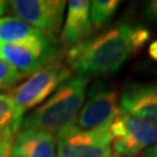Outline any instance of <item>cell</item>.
Segmentation results:
<instances>
[{
    "mask_svg": "<svg viewBox=\"0 0 157 157\" xmlns=\"http://www.w3.org/2000/svg\"><path fill=\"white\" fill-rule=\"evenodd\" d=\"M71 77V70L65 62L56 57L41 70L32 75L25 83L8 93L21 115L45 101L58 86Z\"/></svg>",
    "mask_w": 157,
    "mask_h": 157,
    "instance_id": "obj_3",
    "label": "cell"
},
{
    "mask_svg": "<svg viewBox=\"0 0 157 157\" xmlns=\"http://www.w3.org/2000/svg\"><path fill=\"white\" fill-rule=\"evenodd\" d=\"M52 40L15 17H0V44H32Z\"/></svg>",
    "mask_w": 157,
    "mask_h": 157,
    "instance_id": "obj_12",
    "label": "cell"
},
{
    "mask_svg": "<svg viewBox=\"0 0 157 157\" xmlns=\"http://www.w3.org/2000/svg\"><path fill=\"white\" fill-rule=\"evenodd\" d=\"M144 14L149 21L157 25V0H152V1L147 2L146 8H144Z\"/></svg>",
    "mask_w": 157,
    "mask_h": 157,
    "instance_id": "obj_17",
    "label": "cell"
},
{
    "mask_svg": "<svg viewBox=\"0 0 157 157\" xmlns=\"http://www.w3.org/2000/svg\"><path fill=\"white\" fill-rule=\"evenodd\" d=\"M118 0H93L90 2V19L92 26L102 28L111 22L118 10Z\"/></svg>",
    "mask_w": 157,
    "mask_h": 157,
    "instance_id": "obj_14",
    "label": "cell"
},
{
    "mask_svg": "<svg viewBox=\"0 0 157 157\" xmlns=\"http://www.w3.org/2000/svg\"><path fill=\"white\" fill-rule=\"evenodd\" d=\"M23 117L19 113L10 94L0 93V134L12 133L17 135Z\"/></svg>",
    "mask_w": 157,
    "mask_h": 157,
    "instance_id": "obj_13",
    "label": "cell"
},
{
    "mask_svg": "<svg viewBox=\"0 0 157 157\" xmlns=\"http://www.w3.org/2000/svg\"><path fill=\"white\" fill-rule=\"evenodd\" d=\"M149 55L152 59L157 61V40L154 41L151 44L149 45Z\"/></svg>",
    "mask_w": 157,
    "mask_h": 157,
    "instance_id": "obj_18",
    "label": "cell"
},
{
    "mask_svg": "<svg viewBox=\"0 0 157 157\" xmlns=\"http://www.w3.org/2000/svg\"><path fill=\"white\" fill-rule=\"evenodd\" d=\"M92 32L90 19V1L71 0L67 2V19L61 34L64 47L72 48L87 40Z\"/></svg>",
    "mask_w": 157,
    "mask_h": 157,
    "instance_id": "obj_10",
    "label": "cell"
},
{
    "mask_svg": "<svg viewBox=\"0 0 157 157\" xmlns=\"http://www.w3.org/2000/svg\"><path fill=\"white\" fill-rule=\"evenodd\" d=\"M17 135L12 133L0 134V157H13V143Z\"/></svg>",
    "mask_w": 157,
    "mask_h": 157,
    "instance_id": "obj_16",
    "label": "cell"
},
{
    "mask_svg": "<svg viewBox=\"0 0 157 157\" xmlns=\"http://www.w3.org/2000/svg\"><path fill=\"white\" fill-rule=\"evenodd\" d=\"M149 37L144 27L122 23L70 48L64 62L71 71L87 77L112 75L140 51Z\"/></svg>",
    "mask_w": 157,
    "mask_h": 157,
    "instance_id": "obj_1",
    "label": "cell"
},
{
    "mask_svg": "<svg viewBox=\"0 0 157 157\" xmlns=\"http://www.w3.org/2000/svg\"><path fill=\"white\" fill-rule=\"evenodd\" d=\"M58 48L54 40L32 44H0V58L23 77L32 76L54 61Z\"/></svg>",
    "mask_w": 157,
    "mask_h": 157,
    "instance_id": "obj_8",
    "label": "cell"
},
{
    "mask_svg": "<svg viewBox=\"0 0 157 157\" xmlns=\"http://www.w3.org/2000/svg\"><path fill=\"white\" fill-rule=\"evenodd\" d=\"M85 99L75 121V124L83 130L109 126L121 109L118 92L106 83L98 82L92 85Z\"/></svg>",
    "mask_w": 157,
    "mask_h": 157,
    "instance_id": "obj_6",
    "label": "cell"
},
{
    "mask_svg": "<svg viewBox=\"0 0 157 157\" xmlns=\"http://www.w3.org/2000/svg\"><path fill=\"white\" fill-rule=\"evenodd\" d=\"M89 79L90 77L78 73L71 76L41 106L23 118L19 130H35L54 135L73 124L86 98Z\"/></svg>",
    "mask_w": 157,
    "mask_h": 157,
    "instance_id": "obj_2",
    "label": "cell"
},
{
    "mask_svg": "<svg viewBox=\"0 0 157 157\" xmlns=\"http://www.w3.org/2000/svg\"><path fill=\"white\" fill-rule=\"evenodd\" d=\"M12 151L13 157H57L56 139L49 133L19 130Z\"/></svg>",
    "mask_w": 157,
    "mask_h": 157,
    "instance_id": "obj_11",
    "label": "cell"
},
{
    "mask_svg": "<svg viewBox=\"0 0 157 157\" xmlns=\"http://www.w3.org/2000/svg\"><path fill=\"white\" fill-rule=\"evenodd\" d=\"M142 157H157V144L146 150V152L142 155Z\"/></svg>",
    "mask_w": 157,
    "mask_h": 157,
    "instance_id": "obj_19",
    "label": "cell"
},
{
    "mask_svg": "<svg viewBox=\"0 0 157 157\" xmlns=\"http://www.w3.org/2000/svg\"><path fill=\"white\" fill-rule=\"evenodd\" d=\"M120 102L121 109L157 126V83L129 85Z\"/></svg>",
    "mask_w": 157,
    "mask_h": 157,
    "instance_id": "obj_9",
    "label": "cell"
},
{
    "mask_svg": "<svg viewBox=\"0 0 157 157\" xmlns=\"http://www.w3.org/2000/svg\"><path fill=\"white\" fill-rule=\"evenodd\" d=\"M22 78L21 73L0 58V91L10 89Z\"/></svg>",
    "mask_w": 157,
    "mask_h": 157,
    "instance_id": "obj_15",
    "label": "cell"
},
{
    "mask_svg": "<svg viewBox=\"0 0 157 157\" xmlns=\"http://www.w3.org/2000/svg\"><path fill=\"white\" fill-rule=\"evenodd\" d=\"M65 4L63 0H13L8 6L15 17L54 40L62 27Z\"/></svg>",
    "mask_w": 157,
    "mask_h": 157,
    "instance_id": "obj_7",
    "label": "cell"
},
{
    "mask_svg": "<svg viewBox=\"0 0 157 157\" xmlns=\"http://www.w3.org/2000/svg\"><path fill=\"white\" fill-rule=\"evenodd\" d=\"M111 148L114 157H136L157 144V126L120 109L109 126Z\"/></svg>",
    "mask_w": 157,
    "mask_h": 157,
    "instance_id": "obj_4",
    "label": "cell"
},
{
    "mask_svg": "<svg viewBox=\"0 0 157 157\" xmlns=\"http://www.w3.org/2000/svg\"><path fill=\"white\" fill-rule=\"evenodd\" d=\"M7 7H8V1L5 0H0V17H2V15L7 11Z\"/></svg>",
    "mask_w": 157,
    "mask_h": 157,
    "instance_id": "obj_20",
    "label": "cell"
},
{
    "mask_svg": "<svg viewBox=\"0 0 157 157\" xmlns=\"http://www.w3.org/2000/svg\"><path fill=\"white\" fill-rule=\"evenodd\" d=\"M109 126L83 130L73 124L63 128L55 137L57 157H113Z\"/></svg>",
    "mask_w": 157,
    "mask_h": 157,
    "instance_id": "obj_5",
    "label": "cell"
}]
</instances>
